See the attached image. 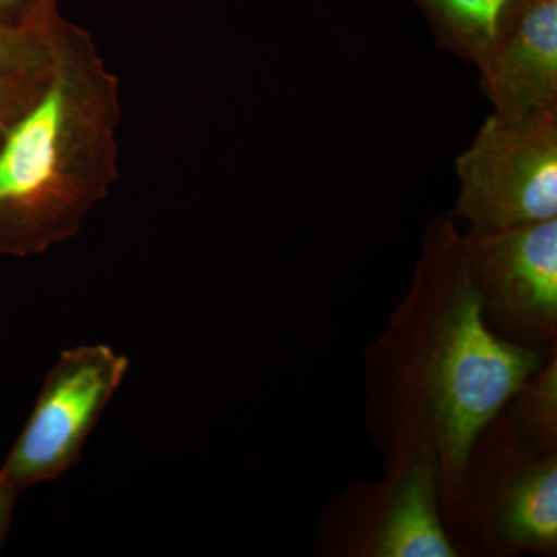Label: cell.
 Here are the masks:
<instances>
[{"label": "cell", "instance_id": "1", "mask_svg": "<svg viewBox=\"0 0 557 557\" xmlns=\"http://www.w3.org/2000/svg\"><path fill=\"white\" fill-rule=\"evenodd\" d=\"M555 350L515 346L491 332L463 234L453 215H435L408 293L364 351L370 435L384 456L426 449L437 457L449 519L472 442Z\"/></svg>", "mask_w": 557, "mask_h": 557}, {"label": "cell", "instance_id": "2", "mask_svg": "<svg viewBox=\"0 0 557 557\" xmlns=\"http://www.w3.org/2000/svg\"><path fill=\"white\" fill-rule=\"evenodd\" d=\"M49 46V83L0 146V256L73 239L120 180L119 76L58 9Z\"/></svg>", "mask_w": 557, "mask_h": 557}, {"label": "cell", "instance_id": "3", "mask_svg": "<svg viewBox=\"0 0 557 557\" xmlns=\"http://www.w3.org/2000/svg\"><path fill=\"white\" fill-rule=\"evenodd\" d=\"M445 528L460 556H555L557 454L528 446L498 412L469 448L460 500Z\"/></svg>", "mask_w": 557, "mask_h": 557}, {"label": "cell", "instance_id": "4", "mask_svg": "<svg viewBox=\"0 0 557 557\" xmlns=\"http://www.w3.org/2000/svg\"><path fill=\"white\" fill-rule=\"evenodd\" d=\"M317 552L332 557H460L445 528L437 457L384 456L376 482L348 483L322 509Z\"/></svg>", "mask_w": 557, "mask_h": 557}, {"label": "cell", "instance_id": "5", "mask_svg": "<svg viewBox=\"0 0 557 557\" xmlns=\"http://www.w3.org/2000/svg\"><path fill=\"white\" fill-rule=\"evenodd\" d=\"M454 219L494 233L557 218V112L511 119L494 112L456 160Z\"/></svg>", "mask_w": 557, "mask_h": 557}, {"label": "cell", "instance_id": "6", "mask_svg": "<svg viewBox=\"0 0 557 557\" xmlns=\"http://www.w3.org/2000/svg\"><path fill=\"white\" fill-rule=\"evenodd\" d=\"M127 370L129 359L104 344L62 351L0 468V475L17 494L60 479L78 465L84 443Z\"/></svg>", "mask_w": 557, "mask_h": 557}, {"label": "cell", "instance_id": "7", "mask_svg": "<svg viewBox=\"0 0 557 557\" xmlns=\"http://www.w3.org/2000/svg\"><path fill=\"white\" fill-rule=\"evenodd\" d=\"M472 281L491 332L533 350L557 347V218L463 234Z\"/></svg>", "mask_w": 557, "mask_h": 557}, {"label": "cell", "instance_id": "8", "mask_svg": "<svg viewBox=\"0 0 557 557\" xmlns=\"http://www.w3.org/2000/svg\"><path fill=\"white\" fill-rule=\"evenodd\" d=\"M479 70L498 115L557 112V0H525Z\"/></svg>", "mask_w": 557, "mask_h": 557}, {"label": "cell", "instance_id": "9", "mask_svg": "<svg viewBox=\"0 0 557 557\" xmlns=\"http://www.w3.org/2000/svg\"><path fill=\"white\" fill-rule=\"evenodd\" d=\"M440 46L472 64L487 60L515 24L525 0H413Z\"/></svg>", "mask_w": 557, "mask_h": 557}, {"label": "cell", "instance_id": "10", "mask_svg": "<svg viewBox=\"0 0 557 557\" xmlns=\"http://www.w3.org/2000/svg\"><path fill=\"white\" fill-rule=\"evenodd\" d=\"M502 412L528 446L557 454V350L528 376Z\"/></svg>", "mask_w": 557, "mask_h": 557}, {"label": "cell", "instance_id": "11", "mask_svg": "<svg viewBox=\"0 0 557 557\" xmlns=\"http://www.w3.org/2000/svg\"><path fill=\"white\" fill-rule=\"evenodd\" d=\"M57 9L33 22L0 20V72L50 67L49 22Z\"/></svg>", "mask_w": 557, "mask_h": 557}, {"label": "cell", "instance_id": "12", "mask_svg": "<svg viewBox=\"0 0 557 557\" xmlns=\"http://www.w3.org/2000/svg\"><path fill=\"white\" fill-rule=\"evenodd\" d=\"M51 64L28 72H0V146L46 89Z\"/></svg>", "mask_w": 557, "mask_h": 557}, {"label": "cell", "instance_id": "13", "mask_svg": "<svg viewBox=\"0 0 557 557\" xmlns=\"http://www.w3.org/2000/svg\"><path fill=\"white\" fill-rule=\"evenodd\" d=\"M57 0H0V20L33 22L46 16Z\"/></svg>", "mask_w": 557, "mask_h": 557}, {"label": "cell", "instance_id": "14", "mask_svg": "<svg viewBox=\"0 0 557 557\" xmlns=\"http://www.w3.org/2000/svg\"><path fill=\"white\" fill-rule=\"evenodd\" d=\"M20 494L0 475V549L5 544L13 519L14 504Z\"/></svg>", "mask_w": 557, "mask_h": 557}]
</instances>
